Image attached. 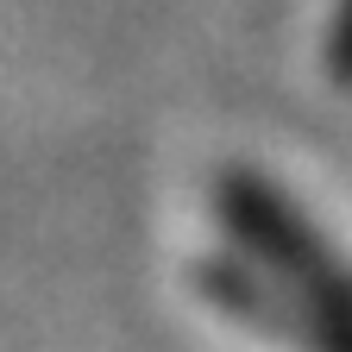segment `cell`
I'll list each match as a JSON object with an SVG mask.
<instances>
[{"instance_id":"obj_1","label":"cell","mask_w":352,"mask_h":352,"mask_svg":"<svg viewBox=\"0 0 352 352\" xmlns=\"http://www.w3.org/2000/svg\"><path fill=\"white\" fill-rule=\"evenodd\" d=\"M227 220L258 252V264H271V271L296 289L302 340H315L321 352H352V277L340 271V258L289 214V201L271 195L264 183L233 176L227 183Z\"/></svg>"},{"instance_id":"obj_2","label":"cell","mask_w":352,"mask_h":352,"mask_svg":"<svg viewBox=\"0 0 352 352\" xmlns=\"http://www.w3.org/2000/svg\"><path fill=\"white\" fill-rule=\"evenodd\" d=\"M333 63H340V76L352 82V0H346V13H340V32H333Z\"/></svg>"}]
</instances>
